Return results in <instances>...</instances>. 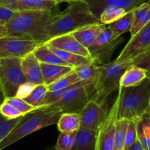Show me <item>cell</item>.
<instances>
[{
  "label": "cell",
  "instance_id": "45",
  "mask_svg": "<svg viewBox=\"0 0 150 150\" xmlns=\"http://www.w3.org/2000/svg\"><path fill=\"white\" fill-rule=\"evenodd\" d=\"M18 1H19V0H0V5L8 6V5L16 3V2H17Z\"/></svg>",
  "mask_w": 150,
  "mask_h": 150
},
{
  "label": "cell",
  "instance_id": "12",
  "mask_svg": "<svg viewBox=\"0 0 150 150\" xmlns=\"http://www.w3.org/2000/svg\"><path fill=\"white\" fill-rule=\"evenodd\" d=\"M117 122V101L115 100L109 113L97 132L96 150H113Z\"/></svg>",
  "mask_w": 150,
  "mask_h": 150
},
{
  "label": "cell",
  "instance_id": "40",
  "mask_svg": "<svg viewBox=\"0 0 150 150\" xmlns=\"http://www.w3.org/2000/svg\"><path fill=\"white\" fill-rule=\"evenodd\" d=\"M16 13L17 11H13L8 7L0 5V20L5 22V24L11 21L16 14Z\"/></svg>",
  "mask_w": 150,
  "mask_h": 150
},
{
  "label": "cell",
  "instance_id": "35",
  "mask_svg": "<svg viewBox=\"0 0 150 150\" xmlns=\"http://www.w3.org/2000/svg\"><path fill=\"white\" fill-rule=\"evenodd\" d=\"M137 139L136 120L129 121L125 135V150H129L131 146Z\"/></svg>",
  "mask_w": 150,
  "mask_h": 150
},
{
  "label": "cell",
  "instance_id": "31",
  "mask_svg": "<svg viewBox=\"0 0 150 150\" xmlns=\"http://www.w3.org/2000/svg\"><path fill=\"white\" fill-rule=\"evenodd\" d=\"M22 117L21 116L15 119H7L0 113V142L8 136Z\"/></svg>",
  "mask_w": 150,
  "mask_h": 150
},
{
  "label": "cell",
  "instance_id": "18",
  "mask_svg": "<svg viewBox=\"0 0 150 150\" xmlns=\"http://www.w3.org/2000/svg\"><path fill=\"white\" fill-rule=\"evenodd\" d=\"M57 5L58 4L52 0H19L16 3L5 7L15 11H52Z\"/></svg>",
  "mask_w": 150,
  "mask_h": 150
},
{
  "label": "cell",
  "instance_id": "28",
  "mask_svg": "<svg viewBox=\"0 0 150 150\" xmlns=\"http://www.w3.org/2000/svg\"><path fill=\"white\" fill-rule=\"evenodd\" d=\"M48 92V87L44 84L38 85L31 93L24 99L32 106L36 108H41V103Z\"/></svg>",
  "mask_w": 150,
  "mask_h": 150
},
{
  "label": "cell",
  "instance_id": "6",
  "mask_svg": "<svg viewBox=\"0 0 150 150\" xmlns=\"http://www.w3.org/2000/svg\"><path fill=\"white\" fill-rule=\"evenodd\" d=\"M21 59H0V88L5 99L16 96L18 87L27 81L21 69Z\"/></svg>",
  "mask_w": 150,
  "mask_h": 150
},
{
  "label": "cell",
  "instance_id": "11",
  "mask_svg": "<svg viewBox=\"0 0 150 150\" xmlns=\"http://www.w3.org/2000/svg\"><path fill=\"white\" fill-rule=\"evenodd\" d=\"M108 113L109 110L105 102L99 103L94 100H89L79 113L81 120L80 128L98 132Z\"/></svg>",
  "mask_w": 150,
  "mask_h": 150
},
{
  "label": "cell",
  "instance_id": "10",
  "mask_svg": "<svg viewBox=\"0 0 150 150\" xmlns=\"http://www.w3.org/2000/svg\"><path fill=\"white\" fill-rule=\"evenodd\" d=\"M150 46V21L131 38L116 59L118 63H131Z\"/></svg>",
  "mask_w": 150,
  "mask_h": 150
},
{
  "label": "cell",
  "instance_id": "20",
  "mask_svg": "<svg viewBox=\"0 0 150 150\" xmlns=\"http://www.w3.org/2000/svg\"><path fill=\"white\" fill-rule=\"evenodd\" d=\"M97 132L80 128L71 150H96Z\"/></svg>",
  "mask_w": 150,
  "mask_h": 150
},
{
  "label": "cell",
  "instance_id": "27",
  "mask_svg": "<svg viewBox=\"0 0 150 150\" xmlns=\"http://www.w3.org/2000/svg\"><path fill=\"white\" fill-rule=\"evenodd\" d=\"M79 82H80V79H79L78 76L75 73L74 71L72 70L69 74L63 76V77L53 83L52 84L48 86L47 87H48L49 91H54L69 88Z\"/></svg>",
  "mask_w": 150,
  "mask_h": 150
},
{
  "label": "cell",
  "instance_id": "32",
  "mask_svg": "<svg viewBox=\"0 0 150 150\" xmlns=\"http://www.w3.org/2000/svg\"><path fill=\"white\" fill-rule=\"evenodd\" d=\"M5 101L8 103L11 104V105H13L14 108H16L23 116H25L29 112L38 109V108H35V107L32 106L30 104L27 103L24 99H20V98L16 97V96L6 98V99H5Z\"/></svg>",
  "mask_w": 150,
  "mask_h": 150
},
{
  "label": "cell",
  "instance_id": "15",
  "mask_svg": "<svg viewBox=\"0 0 150 150\" xmlns=\"http://www.w3.org/2000/svg\"><path fill=\"white\" fill-rule=\"evenodd\" d=\"M21 66L27 81L35 85L44 84L41 63L33 52H30L21 59Z\"/></svg>",
  "mask_w": 150,
  "mask_h": 150
},
{
  "label": "cell",
  "instance_id": "9",
  "mask_svg": "<svg viewBox=\"0 0 150 150\" xmlns=\"http://www.w3.org/2000/svg\"><path fill=\"white\" fill-rule=\"evenodd\" d=\"M89 100L86 88L79 82L68 89L57 102L50 106L56 107L63 112L80 113Z\"/></svg>",
  "mask_w": 150,
  "mask_h": 150
},
{
  "label": "cell",
  "instance_id": "42",
  "mask_svg": "<svg viewBox=\"0 0 150 150\" xmlns=\"http://www.w3.org/2000/svg\"><path fill=\"white\" fill-rule=\"evenodd\" d=\"M149 21H150V11H149L145 16H144V18H143L142 19H141V21H140L135 26V27L131 28L130 31H129L131 33V36L134 35H135V33H138L139 30H141V29L144 28V27H145V26L146 25Z\"/></svg>",
  "mask_w": 150,
  "mask_h": 150
},
{
  "label": "cell",
  "instance_id": "48",
  "mask_svg": "<svg viewBox=\"0 0 150 150\" xmlns=\"http://www.w3.org/2000/svg\"><path fill=\"white\" fill-rule=\"evenodd\" d=\"M147 2H149V4H150V0H149V1H147Z\"/></svg>",
  "mask_w": 150,
  "mask_h": 150
},
{
  "label": "cell",
  "instance_id": "33",
  "mask_svg": "<svg viewBox=\"0 0 150 150\" xmlns=\"http://www.w3.org/2000/svg\"><path fill=\"white\" fill-rule=\"evenodd\" d=\"M132 66H138L144 69L146 72L147 77H150V46L143 54L132 62Z\"/></svg>",
  "mask_w": 150,
  "mask_h": 150
},
{
  "label": "cell",
  "instance_id": "8",
  "mask_svg": "<svg viewBox=\"0 0 150 150\" xmlns=\"http://www.w3.org/2000/svg\"><path fill=\"white\" fill-rule=\"evenodd\" d=\"M30 38L5 36L0 38V59L22 58L39 45Z\"/></svg>",
  "mask_w": 150,
  "mask_h": 150
},
{
  "label": "cell",
  "instance_id": "13",
  "mask_svg": "<svg viewBox=\"0 0 150 150\" xmlns=\"http://www.w3.org/2000/svg\"><path fill=\"white\" fill-rule=\"evenodd\" d=\"M44 44L49 47H54V48L59 49V50H63V51L79 54V55L91 59L90 53H89L88 49L83 47L72 35L71 33L60 35L53 37Z\"/></svg>",
  "mask_w": 150,
  "mask_h": 150
},
{
  "label": "cell",
  "instance_id": "23",
  "mask_svg": "<svg viewBox=\"0 0 150 150\" xmlns=\"http://www.w3.org/2000/svg\"><path fill=\"white\" fill-rule=\"evenodd\" d=\"M81 120L79 113L63 112L57 122V129L60 132H70L80 129Z\"/></svg>",
  "mask_w": 150,
  "mask_h": 150
},
{
  "label": "cell",
  "instance_id": "26",
  "mask_svg": "<svg viewBox=\"0 0 150 150\" xmlns=\"http://www.w3.org/2000/svg\"><path fill=\"white\" fill-rule=\"evenodd\" d=\"M127 12L125 9L117 6H108L105 8L99 16V21L102 24L108 25L111 23L117 21L119 18L126 15Z\"/></svg>",
  "mask_w": 150,
  "mask_h": 150
},
{
  "label": "cell",
  "instance_id": "24",
  "mask_svg": "<svg viewBox=\"0 0 150 150\" xmlns=\"http://www.w3.org/2000/svg\"><path fill=\"white\" fill-rule=\"evenodd\" d=\"M132 18H133V11L128 12L123 17L114 22L108 24L107 27L111 31L112 36L115 38H117L121 37L122 34L130 31L132 24Z\"/></svg>",
  "mask_w": 150,
  "mask_h": 150
},
{
  "label": "cell",
  "instance_id": "19",
  "mask_svg": "<svg viewBox=\"0 0 150 150\" xmlns=\"http://www.w3.org/2000/svg\"><path fill=\"white\" fill-rule=\"evenodd\" d=\"M44 84L50 86L73 70L71 66L41 63Z\"/></svg>",
  "mask_w": 150,
  "mask_h": 150
},
{
  "label": "cell",
  "instance_id": "14",
  "mask_svg": "<svg viewBox=\"0 0 150 150\" xmlns=\"http://www.w3.org/2000/svg\"><path fill=\"white\" fill-rule=\"evenodd\" d=\"M149 0H86L91 12L99 18L101 13L108 6H117L127 12L132 11Z\"/></svg>",
  "mask_w": 150,
  "mask_h": 150
},
{
  "label": "cell",
  "instance_id": "3",
  "mask_svg": "<svg viewBox=\"0 0 150 150\" xmlns=\"http://www.w3.org/2000/svg\"><path fill=\"white\" fill-rule=\"evenodd\" d=\"M101 23L86 2H71L63 12L57 14L46 27L47 41L55 36L71 33L91 24Z\"/></svg>",
  "mask_w": 150,
  "mask_h": 150
},
{
  "label": "cell",
  "instance_id": "34",
  "mask_svg": "<svg viewBox=\"0 0 150 150\" xmlns=\"http://www.w3.org/2000/svg\"><path fill=\"white\" fill-rule=\"evenodd\" d=\"M0 113L7 119H15L24 116L16 108L5 101L0 105Z\"/></svg>",
  "mask_w": 150,
  "mask_h": 150
},
{
  "label": "cell",
  "instance_id": "16",
  "mask_svg": "<svg viewBox=\"0 0 150 150\" xmlns=\"http://www.w3.org/2000/svg\"><path fill=\"white\" fill-rule=\"evenodd\" d=\"M97 66L93 62L86 65L76 66L73 70L77 74L80 82L86 88L89 99H91L94 93V86L97 75Z\"/></svg>",
  "mask_w": 150,
  "mask_h": 150
},
{
  "label": "cell",
  "instance_id": "38",
  "mask_svg": "<svg viewBox=\"0 0 150 150\" xmlns=\"http://www.w3.org/2000/svg\"><path fill=\"white\" fill-rule=\"evenodd\" d=\"M36 86H38V85L32 83L29 81H27L25 82V83H22V84L18 87L16 92V96L18 98H20V99H24L33 92V91L34 90L35 88L36 87Z\"/></svg>",
  "mask_w": 150,
  "mask_h": 150
},
{
  "label": "cell",
  "instance_id": "41",
  "mask_svg": "<svg viewBox=\"0 0 150 150\" xmlns=\"http://www.w3.org/2000/svg\"><path fill=\"white\" fill-rule=\"evenodd\" d=\"M142 119L144 122V130L148 150H150V110L142 116Z\"/></svg>",
  "mask_w": 150,
  "mask_h": 150
},
{
  "label": "cell",
  "instance_id": "37",
  "mask_svg": "<svg viewBox=\"0 0 150 150\" xmlns=\"http://www.w3.org/2000/svg\"><path fill=\"white\" fill-rule=\"evenodd\" d=\"M149 11L150 4L148 2H145L141 6L133 10V18H132V24L131 28L135 27Z\"/></svg>",
  "mask_w": 150,
  "mask_h": 150
},
{
  "label": "cell",
  "instance_id": "7",
  "mask_svg": "<svg viewBox=\"0 0 150 150\" xmlns=\"http://www.w3.org/2000/svg\"><path fill=\"white\" fill-rule=\"evenodd\" d=\"M123 41V38H115L110 30L106 27L94 42L88 48L91 59L98 66L109 63L111 56Z\"/></svg>",
  "mask_w": 150,
  "mask_h": 150
},
{
  "label": "cell",
  "instance_id": "36",
  "mask_svg": "<svg viewBox=\"0 0 150 150\" xmlns=\"http://www.w3.org/2000/svg\"><path fill=\"white\" fill-rule=\"evenodd\" d=\"M68 89L69 88L54 91H48V92H47V94H46L45 97H44V100H43L42 103H41V108H42V107L50 106V105H54L55 102H57V101L60 99L62 95H63Z\"/></svg>",
  "mask_w": 150,
  "mask_h": 150
},
{
  "label": "cell",
  "instance_id": "25",
  "mask_svg": "<svg viewBox=\"0 0 150 150\" xmlns=\"http://www.w3.org/2000/svg\"><path fill=\"white\" fill-rule=\"evenodd\" d=\"M51 51H52L54 54H57L61 60L66 62V63L69 65L71 67H76V66H81V65L88 64L92 63L91 59L88 58V57H83V56L79 55V54H74V53L69 52L63 51V50H59V49L54 48L52 47H49Z\"/></svg>",
  "mask_w": 150,
  "mask_h": 150
},
{
  "label": "cell",
  "instance_id": "44",
  "mask_svg": "<svg viewBox=\"0 0 150 150\" xmlns=\"http://www.w3.org/2000/svg\"><path fill=\"white\" fill-rule=\"evenodd\" d=\"M129 150H144V149H143L141 143L139 142V141H138V138H137L136 141H135V142H134V144L131 146V147L129 149Z\"/></svg>",
  "mask_w": 150,
  "mask_h": 150
},
{
  "label": "cell",
  "instance_id": "21",
  "mask_svg": "<svg viewBox=\"0 0 150 150\" xmlns=\"http://www.w3.org/2000/svg\"><path fill=\"white\" fill-rule=\"evenodd\" d=\"M147 77L144 69L135 66H130L122 75L119 87H129L138 84Z\"/></svg>",
  "mask_w": 150,
  "mask_h": 150
},
{
  "label": "cell",
  "instance_id": "22",
  "mask_svg": "<svg viewBox=\"0 0 150 150\" xmlns=\"http://www.w3.org/2000/svg\"><path fill=\"white\" fill-rule=\"evenodd\" d=\"M33 52L36 58L38 59V60L41 63L70 66L68 63L61 60L57 54H54L52 51H51L49 49V47L44 44H39L35 49Z\"/></svg>",
  "mask_w": 150,
  "mask_h": 150
},
{
  "label": "cell",
  "instance_id": "49",
  "mask_svg": "<svg viewBox=\"0 0 150 150\" xmlns=\"http://www.w3.org/2000/svg\"><path fill=\"white\" fill-rule=\"evenodd\" d=\"M83 1H84V2H85V1H86V0H83Z\"/></svg>",
  "mask_w": 150,
  "mask_h": 150
},
{
  "label": "cell",
  "instance_id": "43",
  "mask_svg": "<svg viewBox=\"0 0 150 150\" xmlns=\"http://www.w3.org/2000/svg\"><path fill=\"white\" fill-rule=\"evenodd\" d=\"M8 35V28L5 22L0 20V38Z\"/></svg>",
  "mask_w": 150,
  "mask_h": 150
},
{
  "label": "cell",
  "instance_id": "29",
  "mask_svg": "<svg viewBox=\"0 0 150 150\" xmlns=\"http://www.w3.org/2000/svg\"><path fill=\"white\" fill-rule=\"evenodd\" d=\"M129 122V121L125 119L117 120L116 122V130L113 150H125V135Z\"/></svg>",
  "mask_w": 150,
  "mask_h": 150
},
{
  "label": "cell",
  "instance_id": "46",
  "mask_svg": "<svg viewBox=\"0 0 150 150\" xmlns=\"http://www.w3.org/2000/svg\"><path fill=\"white\" fill-rule=\"evenodd\" d=\"M54 2H55L57 4L61 3V2H69V3H71V2H84L83 0H52Z\"/></svg>",
  "mask_w": 150,
  "mask_h": 150
},
{
  "label": "cell",
  "instance_id": "47",
  "mask_svg": "<svg viewBox=\"0 0 150 150\" xmlns=\"http://www.w3.org/2000/svg\"><path fill=\"white\" fill-rule=\"evenodd\" d=\"M5 101V96H4L3 93L2 91V89L0 88V105Z\"/></svg>",
  "mask_w": 150,
  "mask_h": 150
},
{
  "label": "cell",
  "instance_id": "5",
  "mask_svg": "<svg viewBox=\"0 0 150 150\" xmlns=\"http://www.w3.org/2000/svg\"><path fill=\"white\" fill-rule=\"evenodd\" d=\"M132 66L131 63H118L116 60L97 66L94 93L90 100L105 103L108 96L119 88V81L124 72Z\"/></svg>",
  "mask_w": 150,
  "mask_h": 150
},
{
  "label": "cell",
  "instance_id": "39",
  "mask_svg": "<svg viewBox=\"0 0 150 150\" xmlns=\"http://www.w3.org/2000/svg\"><path fill=\"white\" fill-rule=\"evenodd\" d=\"M136 130H137V138L141 143L144 150H148L146 141L145 134L144 130V122H143L142 117L136 119Z\"/></svg>",
  "mask_w": 150,
  "mask_h": 150
},
{
  "label": "cell",
  "instance_id": "4",
  "mask_svg": "<svg viewBox=\"0 0 150 150\" xmlns=\"http://www.w3.org/2000/svg\"><path fill=\"white\" fill-rule=\"evenodd\" d=\"M62 113V111L54 106L42 107L29 112L23 116L8 136L0 142V150L38 129L57 124Z\"/></svg>",
  "mask_w": 150,
  "mask_h": 150
},
{
  "label": "cell",
  "instance_id": "30",
  "mask_svg": "<svg viewBox=\"0 0 150 150\" xmlns=\"http://www.w3.org/2000/svg\"><path fill=\"white\" fill-rule=\"evenodd\" d=\"M78 131V130H77ZM77 131H73L70 132H60L57 143L55 145V149L57 150H71L74 144Z\"/></svg>",
  "mask_w": 150,
  "mask_h": 150
},
{
  "label": "cell",
  "instance_id": "17",
  "mask_svg": "<svg viewBox=\"0 0 150 150\" xmlns=\"http://www.w3.org/2000/svg\"><path fill=\"white\" fill-rule=\"evenodd\" d=\"M107 25L97 23L91 24L71 33L72 35L86 49L88 48L97 38L98 36L106 28Z\"/></svg>",
  "mask_w": 150,
  "mask_h": 150
},
{
  "label": "cell",
  "instance_id": "2",
  "mask_svg": "<svg viewBox=\"0 0 150 150\" xmlns=\"http://www.w3.org/2000/svg\"><path fill=\"white\" fill-rule=\"evenodd\" d=\"M119 89L117 120H136L150 110V77L135 86Z\"/></svg>",
  "mask_w": 150,
  "mask_h": 150
},
{
  "label": "cell",
  "instance_id": "1",
  "mask_svg": "<svg viewBox=\"0 0 150 150\" xmlns=\"http://www.w3.org/2000/svg\"><path fill=\"white\" fill-rule=\"evenodd\" d=\"M57 14L52 11H17L6 24L8 36L30 38L40 44H44L47 41L46 27L54 21Z\"/></svg>",
  "mask_w": 150,
  "mask_h": 150
}]
</instances>
